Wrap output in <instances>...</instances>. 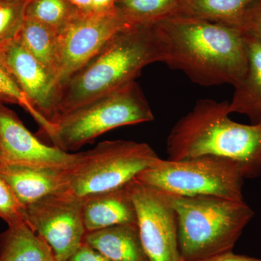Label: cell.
<instances>
[{
    "label": "cell",
    "instance_id": "6da1fadb",
    "mask_svg": "<svg viewBox=\"0 0 261 261\" xmlns=\"http://www.w3.org/2000/svg\"><path fill=\"white\" fill-rule=\"evenodd\" d=\"M163 63L202 87H234L247 70L246 37L228 24L169 16L156 22Z\"/></svg>",
    "mask_w": 261,
    "mask_h": 261
},
{
    "label": "cell",
    "instance_id": "7a4b0ae2",
    "mask_svg": "<svg viewBox=\"0 0 261 261\" xmlns=\"http://www.w3.org/2000/svg\"><path fill=\"white\" fill-rule=\"evenodd\" d=\"M155 23L135 24L122 29L87 64L62 83L50 123L62 115L135 82L147 65L163 63L162 42Z\"/></svg>",
    "mask_w": 261,
    "mask_h": 261
},
{
    "label": "cell",
    "instance_id": "3957f363",
    "mask_svg": "<svg viewBox=\"0 0 261 261\" xmlns=\"http://www.w3.org/2000/svg\"><path fill=\"white\" fill-rule=\"evenodd\" d=\"M228 101L201 99L173 126L166 142L168 160L214 155L240 163L246 178L261 174V123L229 118Z\"/></svg>",
    "mask_w": 261,
    "mask_h": 261
},
{
    "label": "cell",
    "instance_id": "277c9868",
    "mask_svg": "<svg viewBox=\"0 0 261 261\" xmlns=\"http://www.w3.org/2000/svg\"><path fill=\"white\" fill-rule=\"evenodd\" d=\"M163 193L177 215L178 249L185 260L232 251L254 216L244 200Z\"/></svg>",
    "mask_w": 261,
    "mask_h": 261
},
{
    "label": "cell",
    "instance_id": "5b68a950",
    "mask_svg": "<svg viewBox=\"0 0 261 261\" xmlns=\"http://www.w3.org/2000/svg\"><path fill=\"white\" fill-rule=\"evenodd\" d=\"M154 114L140 85L126 84L58 117L49 138L65 152L75 150L118 127L154 121Z\"/></svg>",
    "mask_w": 261,
    "mask_h": 261
},
{
    "label": "cell",
    "instance_id": "8992f818",
    "mask_svg": "<svg viewBox=\"0 0 261 261\" xmlns=\"http://www.w3.org/2000/svg\"><path fill=\"white\" fill-rule=\"evenodd\" d=\"M159 191L181 196H214L243 201L244 180L240 163L226 158L202 155L178 161L161 158L136 177Z\"/></svg>",
    "mask_w": 261,
    "mask_h": 261
},
{
    "label": "cell",
    "instance_id": "52a82bcc",
    "mask_svg": "<svg viewBox=\"0 0 261 261\" xmlns=\"http://www.w3.org/2000/svg\"><path fill=\"white\" fill-rule=\"evenodd\" d=\"M160 159L147 144L130 140L100 142L77 153L67 169V190L82 199L126 186Z\"/></svg>",
    "mask_w": 261,
    "mask_h": 261
},
{
    "label": "cell",
    "instance_id": "ba28073f",
    "mask_svg": "<svg viewBox=\"0 0 261 261\" xmlns=\"http://www.w3.org/2000/svg\"><path fill=\"white\" fill-rule=\"evenodd\" d=\"M27 224L50 247L56 261H67L84 243L82 200L70 192L51 194L25 207Z\"/></svg>",
    "mask_w": 261,
    "mask_h": 261
},
{
    "label": "cell",
    "instance_id": "9c48e42d",
    "mask_svg": "<svg viewBox=\"0 0 261 261\" xmlns=\"http://www.w3.org/2000/svg\"><path fill=\"white\" fill-rule=\"evenodd\" d=\"M129 25L116 8L75 18L58 34V87L87 64L117 33Z\"/></svg>",
    "mask_w": 261,
    "mask_h": 261
},
{
    "label": "cell",
    "instance_id": "30bf717a",
    "mask_svg": "<svg viewBox=\"0 0 261 261\" xmlns=\"http://www.w3.org/2000/svg\"><path fill=\"white\" fill-rule=\"evenodd\" d=\"M137 213L142 245L150 261H181L178 219L162 192L137 178L126 185Z\"/></svg>",
    "mask_w": 261,
    "mask_h": 261
},
{
    "label": "cell",
    "instance_id": "8fae6325",
    "mask_svg": "<svg viewBox=\"0 0 261 261\" xmlns=\"http://www.w3.org/2000/svg\"><path fill=\"white\" fill-rule=\"evenodd\" d=\"M0 59L14 77L38 114L49 128L56 110L58 87L53 75L15 39L0 48Z\"/></svg>",
    "mask_w": 261,
    "mask_h": 261
},
{
    "label": "cell",
    "instance_id": "7c38bea8",
    "mask_svg": "<svg viewBox=\"0 0 261 261\" xmlns=\"http://www.w3.org/2000/svg\"><path fill=\"white\" fill-rule=\"evenodd\" d=\"M0 146L4 162L68 168L77 158V153L42 143L3 102H0Z\"/></svg>",
    "mask_w": 261,
    "mask_h": 261
},
{
    "label": "cell",
    "instance_id": "4fadbf2b",
    "mask_svg": "<svg viewBox=\"0 0 261 261\" xmlns=\"http://www.w3.org/2000/svg\"><path fill=\"white\" fill-rule=\"evenodd\" d=\"M67 169L56 166L3 162L0 178L24 207L51 194L66 191Z\"/></svg>",
    "mask_w": 261,
    "mask_h": 261
},
{
    "label": "cell",
    "instance_id": "5bb4252c",
    "mask_svg": "<svg viewBox=\"0 0 261 261\" xmlns=\"http://www.w3.org/2000/svg\"><path fill=\"white\" fill-rule=\"evenodd\" d=\"M86 231L116 225L137 224L135 206L126 185L82 199Z\"/></svg>",
    "mask_w": 261,
    "mask_h": 261
},
{
    "label": "cell",
    "instance_id": "9a60e30c",
    "mask_svg": "<svg viewBox=\"0 0 261 261\" xmlns=\"http://www.w3.org/2000/svg\"><path fill=\"white\" fill-rule=\"evenodd\" d=\"M84 243L111 261H150L146 253L137 224L116 225L89 231Z\"/></svg>",
    "mask_w": 261,
    "mask_h": 261
},
{
    "label": "cell",
    "instance_id": "2e32d148",
    "mask_svg": "<svg viewBox=\"0 0 261 261\" xmlns=\"http://www.w3.org/2000/svg\"><path fill=\"white\" fill-rule=\"evenodd\" d=\"M248 65L245 76L233 87L228 112L245 115L252 124L261 123V41L245 35Z\"/></svg>",
    "mask_w": 261,
    "mask_h": 261
},
{
    "label": "cell",
    "instance_id": "e0dca14e",
    "mask_svg": "<svg viewBox=\"0 0 261 261\" xmlns=\"http://www.w3.org/2000/svg\"><path fill=\"white\" fill-rule=\"evenodd\" d=\"M0 261H56L50 247L25 221L0 234Z\"/></svg>",
    "mask_w": 261,
    "mask_h": 261
},
{
    "label": "cell",
    "instance_id": "ac0fdd59",
    "mask_svg": "<svg viewBox=\"0 0 261 261\" xmlns=\"http://www.w3.org/2000/svg\"><path fill=\"white\" fill-rule=\"evenodd\" d=\"M17 39L56 80L58 61V33L35 20L25 18Z\"/></svg>",
    "mask_w": 261,
    "mask_h": 261
},
{
    "label": "cell",
    "instance_id": "d6986e66",
    "mask_svg": "<svg viewBox=\"0 0 261 261\" xmlns=\"http://www.w3.org/2000/svg\"><path fill=\"white\" fill-rule=\"evenodd\" d=\"M254 0H180L171 16L188 17L233 23Z\"/></svg>",
    "mask_w": 261,
    "mask_h": 261
},
{
    "label": "cell",
    "instance_id": "ffe728a7",
    "mask_svg": "<svg viewBox=\"0 0 261 261\" xmlns=\"http://www.w3.org/2000/svg\"><path fill=\"white\" fill-rule=\"evenodd\" d=\"M82 13L69 0H28L25 18L35 20L60 33Z\"/></svg>",
    "mask_w": 261,
    "mask_h": 261
},
{
    "label": "cell",
    "instance_id": "44dd1931",
    "mask_svg": "<svg viewBox=\"0 0 261 261\" xmlns=\"http://www.w3.org/2000/svg\"><path fill=\"white\" fill-rule=\"evenodd\" d=\"M180 0H118L116 8L130 25L155 23L171 16Z\"/></svg>",
    "mask_w": 261,
    "mask_h": 261
},
{
    "label": "cell",
    "instance_id": "7402d4cb",
    "mask_svg": "<svg viewBox=\"0 0 261 261\" xmlns=\"http://www.w3.org/2000/svg\"><path fill=\"white\" fill-rule=\"evenodd\" d=\"M28 0H0V48L18 37Z\"/></svg>",
    "mask_w": 261,
    "mask_h": 261
},
{
    "label": "cell",
    "instance_id": "603a6c76",
    "mask_svg": "<svg viewBox=\"0 0 261 261\" xmlns=\"http://www.w3.org/2000/svg\"><path fill=\"white\" fill-rule=\"evenodd\" d=\"M0 94L7 99L8 103L19 105L23 108L27 112L32 115L43 132L47 135L49 134V126L33 107L28 97L19 87L14 77L10 73L1 59H0Z\"/></svg>",
    "mask_w": 261,
    "mask_h": 261
},
{
    "label": "cell",
    "instance_id": "cb8c5ba5",
    "mask_svg": "<svg viewBox=\"0 0 261 261\" xmlns=\"http://www.w3.org/2000/svg\"><path fill=\"white\" fill-rule=\"evenodd\" d=\"M0 218L8 225L23 222L25 220V207L6 182L0 178Z\"/></svg>",
    "mask_w": 261,
    "mask_h": 261
},
{
    "label": "cell",
    "instance_id": "d4e9b609",
    "mask_svg": "<svg viewBox=\"0 0 261 261\" xmlns=\"http://www.w3.org/2000/svg\"><path fill=\"white\" fill-rule=\"evenodd\" d=\"M230 25L245 35L261 41V0H254L241 16Z\"/></svg>",
    "mask_w": 261,
    "mask_h": 261
},
{
    "label": "cell",
    "instance_id": "484cf974",
    "mask_svg": "<svg viewBox=\"0 0 261 261\" xmlns=\"http://www.w3.org/2000/svg\"><path fill=\"white\" fill-rule=\"evenodd\" d=\"M67 261H111L101 252L83 243Z\"/></svg>",
    "mask_w": 261,
    "mask_h": 261
},
{
    "label": "cell",
    "instance_id": "4316f807",
    "mask_svg": "<svg viewBox=\"0 0 261 261\" xmlns=\"http://www.w3.org/2000/svg\"><path fill=\"white\" fill-rule=\"evenodd\" d=\"M181 261H187L181 258ZM192 261H260V259L255 257L245 256V255H237L232 251L220 254L206 258L199 259V260Z\"/></svg>",
    "mask_w": 261,
    "mask_h": 261
},
{
    "label": "cell",
    "instance_id": "83f0119b",
    "mask_svg": "<svg viewBox=\"0 0 261 261\" xmlns=\"http://www.w3.org/2000/svg\"><path fill=\"white\" fill-rule=\"evenodd\" d=\"M118 0H92V13H103L116 9Z\"/></svg>",
    "mask_w": 261,
    "mask_h": 261
},
{
    "label": "cell",
    "instance_id": "f1b7e54d",
    "mask_svg": "<svg viewBox=\"0 0 261 261\" xmlns=\"http://www.w3.org/2000/svg\"><path fill=\"white\" fill-rule=\"evenodd\" d=\"M69 1L82 14L87 15L92 13V0H69Z\"/></svg>",
    "mask_w": 261,
    "mask_h": 261
},
{
    "label": "cell",
    "instance_id": "f546056e",
    "mask_svg": "<svg viewBox=\"0 0 261 261\" xmlns=\"http://www.w3.org/2000/svg\"><path fill=\"white\" fill-rule=\"evenodd\" d=\"M4 162V159H3V151H2L1 146H0V164Z\"/></svg>",
    "mask_w": 261,
    "mask_h": 261
},
{
    "label": "cell",
    "instance_id": "4dcf8cb0",
    "mask_svg": "<svg viewBox=\"0 0 261 261\" xmlns=\"http://www.w3.org/2000/svg\"><path fill=\"white\" fill-rule=\"evenodd\" d=\"M0 102H3V103L8 102V101H7V99H5V98L4 97H3V96H2L1 94H0Z\"/></svg>",
    "mask_w": 261,
    "mask_h": 261
},
{
    "label": "cell",
    "instance_id": "1f68e13d",
    "mask_svg": "<svg viewBox=\"0 0 261 261\" xmlns=\"http://www.w3.org/2000/svg\"><path fill=\"white\" fill-rule=\"evenodd\" d=\"M260 261H261V259H260Z\"/></svg>",
    "mask_w": 261,
    "mask_h": 261
}]
</instances>
